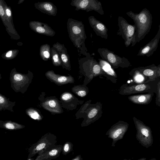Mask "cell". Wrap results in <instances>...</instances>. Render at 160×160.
Instances as JSON below:
<instances>
[{
  "label": "cell",
  "instance_id": "obj_9",
  "mask_svg": "<svg viewBox=\"0 0 160 160\" xmlns=\"http://www.w3.org/2000/svg\"><path fill=\"white\" fill-rule=\"evenodd\" d=\"M70 5L75 7L76 11H94L101 15L104 14L102 3L97 0H72Z\"/></svg>",
  "mask_w": 160,
  "mask_h": 160
},
{
  "label": "cell",
  "instance_id": "obj_45",
  "mask_svg": "<svg viewBox=\"0 0 160 160\" xmlns=\"http://www.w3.org/2000/svg\"></svg>",
  "mask_w": 160,
  "mask_h": 160
},
{
  "label": "cell",
  "instance_id": "obj_21",
  "mask_svg": "<svg viewBox=\"0 0 160 160\" xmlns=\"http://www.w3.org/2000/svg\"><path fill=\"white\" fill-rule=\"evenodd\" d=\"M152 94H146L133 95L128 98V99L133 102L137 104L148 103L152 100Z\"/></svg>",
  "mask_w": 160,
  "mask_h": 160
},
{
  "label": "cell",
  "instance_id": "obj_11",
  "mask_svg": "<svg viewBox=\"0 0 160 160\" xmlns=\"http://www.w3.org/2000/svg\"><path fill=\"white\" fill-rule=\"evenodd\" d=\"M160 39V25H159L158 31L155 36L149 42L140 49L137 56H145L149 57L152 55L158 48Z\"/></svg>",
  "mask_w": 160,
  "mask_h": 160
},
{
  "label": "cell",
  "instance_id": "obj_35",
  "mask_svg": "<svg viewBox=\"0 0 160 160\" xmlns=\"http://www.w3.org/2000/svg\"><path fill=\"white\" fill-rule=\"evenodd\" d=\"M143 77L141 74H137L135 77V79L138 82L141 81L143 80Z\"/></svg>",
  "mask_w": 160,
  "mask_h": 160
},
{
  "label": "cell",
  "instance_id": "obj_17",
  "mask_svg": "<svg viewBox=\"0 0 160 160\" xmlns=\"http://www.w3.org/2000/svg\"><path fill=\"white\" fill-rule=\"evenodd\" d=\"M60 100L62 107L70 110L75 109L81 101L78 100L72 93L67 92L61 95Z\"/></svg>",
  "mask_w": 160,
  "mask_h": 160
},
{
  "label": "cell",
  "instance_id": "obj_41",
  "mask_svg": "<svg viewBox=\"0 0 160 160\" xmlns=\"http://www.w3.org/2000/svg\"><path fill=\"white\" fill-rule=\"evenodd\" d=\"M27 160H33L31 158H28Z\"/></svg>",
  "mask_w": 160,
  "mask_h": 160
},
{
  "label": "cell",
  "instance_id": "obj_23",
  "mask_svg": "<svg viewBox=\"0 0 160 160\" xmlns=\"http://www.w3.org/2000/svg\"><path fill=\"white\" fill-rule=\"evenodd\" d=\"M15 104V101H10L9 98L0 93V111L7 110L13 112V107Z\"/></svg>",
  "mask_w": 160,
  "mask_h": 160
},
{
  "label": "cell",
  "instance_id": "obj_44",
  "mask_svg": "<svg viewBox=\"0 0 160 160\" xmlns=\"http://www.w3.org/2000/svg\"></svg>",
  "mask_w": 160,
  "mask_h": 160
},
{
  "label": "cell",
  "instance_id": "obj_33",
  "mask_svg": "<svg viewBox=\"0 0 160 160\" xmlns=\"http://www.w3.org/2000/svg\"><path fill=\"white\" fill-rule=\"evenodd\" d=\"M0 18L5 27L6 26L5 14L3 6V0H0Z\"/></svg>",
  "mask_w": 160,
  "mask_h": 160
},
{
  "label": "cell",
  "instance_id": "obj_18",
  "mask_svg": "<svg viewBox=\"0 0 160 160\" xmlns=\"http://www.w3.org/2000/svg\"><path fill=\"white\" fill-rule=\"evenodd\" d=\"M35 8L41 12L49 15L56 16L58 9L56 6L50 2H38L34 3Z\"/></svg>",
  "mask_w": 160,
  "mask_h": 160
},
{
  "label": "cell",
  "instance_id": "obj_6",
  "mask_svg": "<svg viewBox=\"0 0 160 160\" xmlns=\"http://www.w3.org/2000/svg\"><path fill=\"white\" fill-rule=\"evenodd\" d=\"M133 120L137 130L136 138L142 146L148 148L153 143V138L150 128L143 122L133 118Z\"/></svg>",
  "mask_w": 160,
  "mask_h": 160
},
{
  "label": "cell",
  "instance_id": "obj_3",
  "mask_svg": "<svg viewBox=\"0 0 160 160\" xmlns=\"http://www.w3.org/2000/svg\"><path fill=\"white\" fill-rule=\"evenodd\" d=\"M33 77V74L30 71L26 74H23L17 72L14 68L10 73L11 87L15 92L23 94L27 91Z\"/></svg>",
  "mask_w": 160,
  "mask_h": 160
},
{
  "label": "cell",
  "instance_id": "obj_16",
  "mask_svg": "<svg viewBox=\"0 0 160 160\" xmlns=\"http://www.w3.org/2000/svg\"><path fill=\"white\" fill-rule=\"evenodd\" d=\"M52 47L55 49L59 55L62 68L70 71L71 66L70 57L64 45L57 42L53 45Z\"/></svg>",
  "mask_w": 160,
  "mask_h": 160
},
{
  "label": "cell",
  "instance_id": "obj_26",
  "mask_svg": "<svg viewBox=\"0 0 160 160\" xmlns=\"http://www.w3.org/2000/svg\"><path fill=\"white\" fill-rule=\"evenodd\" d=\"M40 55L41 58L44 61H47L51 58V48L48 44L41 46L40 48Z\"/></svg>",
  "mask_w": 160,
  "mask_h": 160
},
{
  "label": "cell",
  "instance_id": "obj_22",
  "mask_svg": "<svg viewBox=\"0 0 160 160\" xmlns=\"http://www.w3.org/2000/svg\"><path fill=\"white\" fill-rule=\"evenodd\" d=\"M160 65L156 66L154 65H152L147 67L140 68L139 70L140 72L147 76L155 77L160 75Z\"/></svg>",
  "mask_w": 160,
  "mask_h": 160
},
{
  "label": "cell",
  "instance_id": "obj_37",
  "mask_svg": "<svg viewBox=\"0 0 160 160\" xmlns=\"http://www.w3.org/2000/svg\"><path fill=\"white\" fill-rule=\"evenodd\" d=\"M35 160H52V159L50 158H42L38 156Z\"/></svg>",
  "mask_w": 160,
  "mask_h": 160
},
{
  "label": "cell",
  "instance_id": "obj_19",
  "mask_svg": "<svg viewBox=\"0 0 160 160\" xmlns=\"http://www.w3.org/2000/svg\"><path fill=\"white\" fill-rule=\"evenodd\" d=\"M42 107L52 113H61L63 112L60 104L57 98L51 97L42 103Z\"/></svg>",
  "mask_w": 160,
  "mask_h": 160
},
{
  "label": "cell",
  "instance_id": "obj_43",
  "mask_svg": "<svg viewBox=\"0 0 160 160\" xmlns=\"http://www.w3.org/2000/svg\"><path fill=\"white\" fill-rule=\"evenodd\" d=\"M1 74H0V79H1Z\"/></svg>",
  "mask_w": 160,
  "mask_h": 160
},
{
  "label": "cell",
  "instance_id": "obj_30",
  "mask_svg": "<svg viewBox=\"0 0 160 160\" xmlns=\"http://www.w3.org/2000/svg\"><path fill=\"white\" fill-rule=\"evenodd\" d=\"M26 113L30 117L33 119L38 121L41 120L42 117L39 111L36 109L30 108L26 111Z\"/></svg>",
  "mask_w": 160,
  "mask_h": 160
},
{
  "label": "cell",
  "instance_id": "obj_2",
  "mask_svg": "<svg viewBox=\"0 0 160 160\" xmlns=\"http://www.w3.org/2000/svg\"><path fill=\"white\" fill-rule=\"evenodd\" d=\"M68 36L75 47L86 56L88 50L85 42L87 38L84 25L81 21L69 18L67 22Z\"/></svg>",
  "mask_w": 160,
  "mask_h": 160
},
{
  "label": "cell",
  "instance_id": "obj_7",
  "mask_svg": "<svg viewBox=\"0 0 160 160\" xmlns=\"http://www.w3.org/2000/svg\"><path fill=\"white\" fill-rule=\"evenodd\" d=\"M98 52L102 59L107 62L114 68L119 67L127 68L131 65L127 58L120 57L106 48H99Z\"/></svg>",
  "mask_w": 160,
  "mask_h": 160
},
{
  "label": "cell",
  "instance_id": "obj_15",
  "mask_svg": "<svg viewBox=\"0 0 160 160\" xmlns=\"http://www.w3.org/2000/svg\"><path fill=\"white\" fill-rule=\"evenodd\" d=\"M45 75L51 82L58 86L70 83H73L74 82L73 78L71 76H62L55 73L53 70L47 72Z\"/></svg>",
  "mask_w": 160,
  "mask_h": 160
},
{
  "label": "cell",
  "instance_id": "obj_34",
  "mask_svg": "<svg viewBox=\"0 0 160 160\" xmlns=\"http://www.w3.org/2000/svg\"><path fill=\"white\" fill-rule=\"evenodd\" d=\"M98 111V109L96 107L93 108L88 113L87 116V118L89 119L94 118L97 115Z\"/></svg>",
  "mask_w": 160,
  "mask_h": 160
},
{
  "label": "cell",
  "instance_id": "obj_20",
  "mask_svg": "<svg viewBox=\"0 0 160 160\" xmlns=\"http://www.w3.org/2000/svg\"><path fill=\"white\" fill-rule=\"evenodd\" d=\"M62 145H56L41 154L38 155L40 158H50L53 159L58 158L62 152Z\"/></svg>",
  "mask_w": 160,
  "mask_h": 160
},
{
  "label": "cell",
  "instance_id": "obj_38",
  "mask_svg": "<svg viewBox=\"0 0 160 160\" xmlns=\"http://www.w3.org/2000/svg\"><path fill=\"white\" fill-rule=\"evenodd\" d=\"M24 1V0H20L18 2V4H20L21 3L23 2Z\"/></svg>",
  "mask_w": 160,
  "mask_h": 160
},
{
  "label": "cell",
  "instance_id": "obj_28",
  "mask_svg": "<svg viewBox=\"0 0 160 160\" xmlns=\"http://www.w3.org/2000/svg\"><path fill=\"white\" fill-rule=\"evenodd\" d=\"M72 91L78 96L82 97L86 96L88 92V88L84 85L74 86L72 88Z\"/></svg>",
  "mask_w": 160,
  "mask_h": 160
},
{
  "label": "cell",
  "instance_id": "obj_25",
  "mask_svg": "<svg viewBox=\"0 0 160 160\" xmlns=\"http://www.w3.org/2000/svg\"><path fill=\"white\" fill-rule=\"evenodd\" d=\"M148 85L139 84L126 87L123 90V94H129L144 91L148 87Z\"/></svg>",
  "mask_w": 160,
  "mask_h": 160
},
{
  "label": "cell",
  "instance_id": "obj_36",
  "mask_svg": "<svg viewBox=\"0 0 160 160\" xmlns=\"http://www.w3.org/2000/svg\"><path fill=\"white\" fill-rule=\"evenodd\" d=\"M72 160H83V159L81 156L79 155L72 158Z\"/></svg>",
  "mask_w": 160,
  "mask_h": 160
},
{
  "label": "cell",
  "instance_id": "obj_29",
  "mask_svg": "<svg viewBox=\"0 0 160 160\" xmlns=\"http://www.w3.org/2000/svg\"><path fill=\"white\" fill-rule=\"evenodd\" d=\"M51 56L53 65L55 66H61L62 62L59 55L55 49L51 48Z\"/></svg>",
  "mask_w": 160,
  "mask_h": 160
},
{
  "label": "cell",
  "instance_id": "obj_31",
  "mask_svg": "<svg viewBox=\"0 0 160 160\" xmlns=\"http://www.w3.org/2000/svg\"><path fill=\"white\" fill-rule=\"evenodd\" d=\"M19 52L18 49H12L7 51L3 53L1 56L4 59L7 60H11L15 58Z\"/></svg>",
  "mask_w": 160,
  "mask_h": 160
},
{
  "label": "cell",
  "instance_id": "obj_10",
  "mask_svg": "<svg viewBox=\"0 0 160 160\" xmlns=\"http://www.w3.org/2000/svg\"><path fill=\"white\" fill-rule=\"evenodd\" d=\"M128 127L127 123L119 121L113 125L107 131L106 135L112 140V147H114L116 142L123 138Z\"/></svg>",
  "mask_w": 160,
  "mask_h": 160
},
{
  "label": "cell",
  "instance_id": "obj_24",
  "mask_svg": "<svg viewBox=\"0 0 160 160\" xmlns=\"http://www.w3.org/2000/svg\"><path fill=\"white\" fill-rule=\"evenodd\" d=\"M25 127L24 125L11 121L0 120V128L9 130L21 129Z\"/></svg>",
  "mask_w": 160,
  "mask_h": 160
},
{
  "label": "cell",
  "instance_id": "obj_5",
  "mask_svg": "<svg viewBox=\"0 0 160 160\" xmlns=\"http://www.w3.org/2000/svg\"><path fill=\"white\" fill-rule=\"evenodd\" d=\"M57 143L55 135L50 132L47 133L28 148V158H31L37 154H41L56 145Z\"/></svg>",
  "mask_w": 160,
  "mask_h": 160
},
{
  "label": "cell",
  "instance_id": "obj_14",
  "mask_svg": "<svg viewBox=\"0 0 160 160\" xmlns=\"http://www.w3.org/2000/svg\"><path fill=\"white\" fill-rule=\"evenodd\" d=\"M89 23L96 34L101 38H108V29L102 22L93 16L88 17Z\"/></svg>",
  "mask_w": 160,
  "mask_h": 160
},
{
  "label": "cell",
  "instance_id": "obj_42",
  "mask_svg": "<svg viewBox=\"0 0 160 160\" xmlns=\"http://www.w3.org/2000/svg\"><path fill=\"white\" fill-rule=\"evenodd\" d=\"M122 160H130V159H124Z\"/></svg>",
  "mask_w": 160,
  "mask_h": 160
},
{
  "label": "cell",
  "instance_id": "obj_27",
  "mask_svg": "<svg viewBox=\"0 0 160 160\" xmlns=\"http://www.w3.org/2000/svg\"><path fill=\"white\" fill-rule=\"evenodd\" d=\"M98 63L104 72L112 76H116L115 72L109 63L101 59H98Z\"/></svg>",
  "mask_w": 160,
  "mask_h": 160
},
{
  "label": "cell",
  "instance_id": "obj_13",
  "mask_svg": "<svg viewBox=\"0 0 160 160\" xmlns=\"http://www.w3.org/2000/svg\"><path fill=\"white\" fill-rule=\"evenodd\" d=\"M30 28L35 32L45 36L53 37L56 32L47 24L37 21H32L29 23Z\"/></svg>",
  "mask_w": 160,
  "mask_h": 160
},
{
  "label": "cell",
  "instance_id": "obj_8",
  "mask_svg": "<svg viewBox=\"0 0 160 160\" xmlns=\"http://www.w3.org/2000/svg\"><path fill=\"white\" fill-rule=\"evenodd\" d=\"M85 56L78 60L79 68L82 72L91 76L104 73L98 63L89 53L87 52Z\"/></svg>",
  "mask_w": 160,
  "mask_h": 160
},
{
  "label": "cell",
  "instance_id": "obj_40",
  "mask_svg": "<svg viewBox=\"0 0 160 160\" xmlns=\"http://www.w3.org/2000/svg\"><path fill=\"white\" fill-rule=\"evenodd\" d=\"M149 160H157V159L155 158H152L149 159Z\"/></svg>",
  "mask_w": 160,
  "mask_h": 160
},
{
  "label": "cell",
  "instance_id": "obj_4",
  "mask_svg": "<svg viewBox=\"0 0 160 160\" xmlns=\"http://www.w3.org/2000/svg\"><path fill=\"white\" fill-rule=\"evenodd\" d=\"M118 30L117 34L122 36L124 41V44L128 47L131 44L134 46L136 42L137 32L135 25L129 24L123 17L118 18Z\"/></svg>",
  "mask_w": 160,
  "mask_h": 160
},
{
  "label": "cell",
  "instance_id": "obj_39",
  "mask_svg": "<svg viewBox=\"0 0 160 160\" xmlns=\"http://www.w3.org/2000/svg\"><path fill=\"white\" fill-rule=\"evenodd\" d=\"M137 160H146V158H142Z\"/></svg>",
  "mask_w": 160,
  "mask_h": 160
},
{
  "label": "cell",
  "instance_id": "obj_12",
  "mask_svg": "<svg viewBox=\"0 0 160 160\" xmlns=\"http://www.w3.org/2000/svg\"><path fill=\"white\" fill-rule=\"evenodd\" d=\"M3 4L6 22V26L5 27L6 30L12 39L16 40L19 39L20 37L14 26L11 8L10 7L8 6L3 0Z\"/></svg>",
  "mask_w": 160,
  "mask_h": 160
},
{
  "label": "cell",
  "instance_id": "obj_32",
  "mask_svg": "<svg viewBox=\"0 0 160 160\" xmlns=\"http://www.w3.org/2000/svg\"><path fill=\"white\" fill-rule=\"evenodd\" d=\"M73 144L70 142H67L62 145V153L64 155H66L73 150Z\"/></svg>",
  "mask_w": 160,
  "mask_h": 160
},
{
  "label": "cell",
  "instance_id": "obj_1",
  "mask_svg": "<svg viewBox=\"0 0 160 160\" xmlns=\"http://www.w3.org/2000/svg\"><path fill=\"white\" fill-rule=\"evenodd\" d=\"M126 13L134 22L137 32L136 41L137 43L139 42L150 30L152 22V15L146 8L142 9L139 13L130 11Z\"/></svg>",
  "mask_w": 160,
  "mask_h": 160
}]
</instances>
